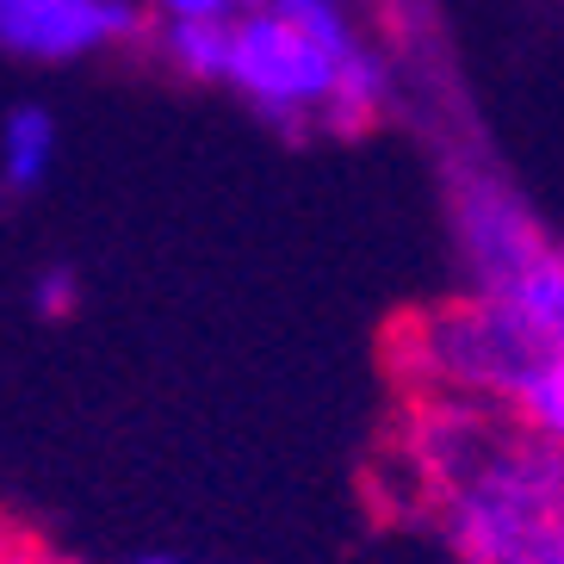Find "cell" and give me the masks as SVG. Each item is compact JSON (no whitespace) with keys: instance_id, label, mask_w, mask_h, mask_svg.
<instances>
[{"instance_id":"cell-1","label":"cell","mask_w":564,"mask_h":564,"mask_svg":"<svg viewBox=\"0 0 564 564\" xmlns=\"http://www.w3.org/2000/svg\"><path fill=\"white\" fill-rule=\"evenodd\" d=\"M391 447L459 564H564V441L521 410L403 398Z\"/></svg>"},{"instance_id":"cell-2","label":"cell","mask_w":564,"mask_h":564,"mask_svg":"<svg viewBox=\"0 0 564 564\" xmlns=\"http://www.w3.org/2000/svg\"><path fill=\"white\" fill-rule=\"evenodd\" d=\"M564 341L540 329L528 311L509 299L471 292V299H434L415 311L391 316L379 354L403 398H471V403H509L533 391L546 360Z\"/></svg>"},{"instance_id":"cell-3","label":"cell","mask_w":564,"mask_h":564,"mask_svg":"<svg viewBox=\"0 0 564 564\" xmlns=\"http://www.w3.org/2000/svg\"><path fill=\"white\" fill-rule=\"evenodd\" d=\"M341 75H348V56H335L329 44H316L304 25H292L273 7L230 25V75L224 82L236 94H249L285 131H299L304 118H323L329 124L335 100H341Z\"/></svg>"},{"instance_id":"cell-4","label":"cell","mask_w":564,"mask_h":564,"mask_svg":"<svg viewBox=\"0 0 564 564\" xmlns=\"http://www.w3.org/2000/svg\"><path fill=\"white\" fill-rule=\"evenodd\" d=\"M453 224H459L465 261L478 273V292H502L552 242L533 224L528 205L514 199L502 181H490V174H453Z\"/></svg>"},{"instance_id":"cell-5","label":"cell","mask_w":564,"mask_h":564,"mask_svg":"<svg viewBox=\"0 0 564 564\" xmlns=\"http://www.w3.org/2000/svg\"><path fill=\"white\" fill-rule=\"evenodd\" d=\"M137 32L131 0H0V37L13 56L63 63Z\"/></svg>"},{"instance_id":"cell-6","label":"cell","mask_w":564,"mask_h":564,"mask_svg":"<svg viewBox=\"0 0 564 564\" xmlns=\"http://www.w3.org/2000/svg\"><path fill=\"white\" fill-rule=\"evenodd\" d=\"M7 186L13 193H32L44 181V167H51V150H56V124L44 106H13L7 112Z\"/></svg>"},{"instance_id":"cell-7","label":"cell","mask_w":564,"mask_h":564,"mask_svg":"<svg viewBox=\"0 0 564 564\" xmlns=\"http://www.w3.org/2000/svg\"><path fill=\"white\" fill-rule=\"evenodd\" d=\"M167 56H174L193 82H224V75H230V19H174Z\"/></svg>"},{"instance_id":"cell-8","label":"cell","mask_w":564,"mask_h":564,"mask_svg":"<svg viewBox=\"0 0 564 564\" xmlns=\"http://www.w3.org/2000/svg\"><path fill=\"white\" fill-rule=\"evenodd\" d=\"M273 13H285L292 25H304V32H311L316 44H329L335 56H354V51H360L335 0H273Z\"/></svg>"},{"instance_id":"cell-9","label":"cell","mask_w":564,"mask_h":564,"mask_svg":"<svg viewBox=\"0 0 564 564\" xmlns=\"http://www.w3.org/2000/svg\"><path fill=\"white\" fill-rule=\"evenodd\" d=\"M68 304H75V273H68V267H51V273L37 280V311H44V316H63Z\"/></svg>"},{"instance_id":"cell-10","label":"cell","mask_w":564,"mask_h":564,"mask_svg":"<svg viewBox=\"0 0 564 564\" xmlns=\"http://www.w3.org/2000/svg\"><path fill=\"white\" fill-rule=\"evenodd\" d=\"M174 19H230L236 0H162Z\"/></svg>"},{"instance_id":"cell-11","label":"cell","mask_w":564,"mask_h":564,"mask_svg":"<svg viewBox=\"0 0 564 564\" xmlns=\"http://www.w3.org/2000/svg\"><path fill=\"white\" fill-rule=\"evenodd\" d=\"M7 564H68V558H56V552H44V546H25V540H13V546H7Z\"/></svg>"},{"instance_id":"cell-12","label":"cell","mask_w":564,"mask_h":564,"mask_svg":"<svg viewBox=\"0 0 564 564\" xmlns=\"http://www.w3.org/2000/svg\"><path fill=\"white\" fill-rule=\"evenodd\" d=\"M137 564H174V558H137Z\"/></svg>"}]
</instances>
